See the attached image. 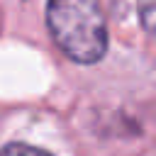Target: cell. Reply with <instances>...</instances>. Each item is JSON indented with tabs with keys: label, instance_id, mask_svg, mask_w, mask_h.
<instances>
[{
	"label": "cell",
	"instance_id": "obj_1",
	"mask_svg": "<svg viewBox=\"0 0 156 156\" xmlns=\"http://www.w3.org/2000/svg\"><path fill=\"white\" fill-rule=\"evenodd\" d=\"M46 27L76 63H98L107 51V24L98 0H49Z\"/></svg>",
	"mask_w": 156,
	"mask_h": 156
},
{
	"label": "cell",
	"instance_id": "obj_2",
	"mask_svg": "<svg viewBox=\"0 0 156 156\" xmlns=\"http://www.w3.org/2000/svg\"><path fill=\"white\" fill-rule=\"evenodd\" d=\"M139 20L141 27L156 37V0H139Z\"/></svg>",
	"mask_w": 156,
	"mask_h": 156
},
{
	"label": "cell",
	"instance_id": "obj_3",
	"mask_svg": "<svg viewBox=\"0 0 156 156\" xmlns=\"http://www.w3.org/2000/svg\"><path fill=\"white\" fill-rule=\"evenodd\" d=\"M0 156H49L41 149H34L29 144H7L0 149Z\"/></svg>",
	"mask_w": 156,
	"mask_h": 156
}]
</instances>
